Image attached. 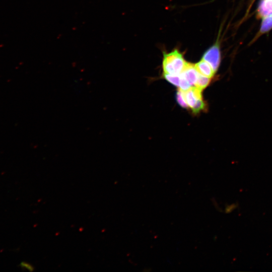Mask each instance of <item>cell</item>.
<instances>
[{
  "mask_svg": "<svg viewBox=\"0 0 272 272\" xmlns=\"http://www.w3.org/2000/svg\"><path fill=\"white\" fill-rule=\"evenodd\" d=\"M187 63L183 54L177 49L169 52H163L162 68L164 74L180 75Z\"/></svg>",
  "mask_w": 272,
  "mask_h": 272,
  "instance_id": "obj_1",
  "label": "cell"
},
{
  "mask_svg": "<svg viewBox=\"0 0 272 272\" xmlns=\"http://www.w3.org/2000/svg\"><path fill=\"white\" fill-rule=\"evenodd\" d=\"M201 91L195 86L183 91L184 98L188 107L190 108L195 114L203 110L206 107Z\"/></svg>",
  "mask_w": 272,
  "mask_h": 272,
  "instance_id": "obj_2",
  "label": "cell"
},
{
  "mask_svg": "<svg viewBox=\"0 0 272 272\" xmlns=\"http://www.w3.org/2000/svg\"><path fill=\"white\" fill-rule=\"evenodd\" d=\"M202 59L211 65L215 73L217 71L221 61L220 45L218 40L204 52Z\"/></svg>",
  "mask_w": 272,
  "mask_h": 272,
  "instance_id": "obj_3",
  "label": "cell"
},
{
  "mask_svg": "<svg viewBox=\"0 0 272 272\" xmlns=\"http://www.w3.org/2000/svg\"><path fill=\"white\" fill-rule=\"evenodd\" d=\"M198 75L199 73L194 64L189 62L187 63L185 67L180 74L191 87L195 85Z\"/></svg>",
  "mask_w": 272,
  "mask_h": 272,
  "instance_id": "obj_4",
  "label": "cell"
},
{
  "mask_svg": "<svg viewBox=\"0 0 272 272\" xmlns=\"http://www.w3.org/2000/svg\"><path fill=\"white\" fill-rule=\"evenodd\" d=\"M194 66L199 74L208 78H212L215 73L211 65L202 59L194 64Z\"/></svg>",
  "mask_w": 272,
  "mask_h": 272,
  "instance_id": "obj_5",
  "label": "cell"
},
{
  "mask_svg": "<svg viewBox=\"0 0 272 272\" xmlns=\"http://www.w3.org/2000/svg\"><path fill=\"white\" fill-rule=\"evenodd\" d=\"M257 15L261 18L272 15V0H260Z\"/></svg>",
  "mask_w": 272,
  "mask_h": 272,
  "instance_id": "obj_6",
  "label": "cell"
},
{
  "mask_svg": "<svg viewBox=\"0 0 272 272\" xmlns=\"http://www.w3.org/2000/svg\"><path fill=\"white\" fill-rule=\"evenodd\" d=\"M164 78L172 85L180 88L184 81L180 75H173L164 74Z\"/></svg>",
  "mask_w": 272,
  "mask_h": 272,
  "instance_id": "obj_7",
  "label": "cell"
},
{
  "mask_svg": "<svg viewBox=\"0 0 272 272\" xmlns=\"http://www.w3.org/2000/svg\"><path fill=\"white\" fill-rule=\"evenodd\" d=\"M272 28V15L262 18L259 32L260 34L268 32Z\"/></svg>",
  "mask_w": 272,
  "mask_h": 272,
  "instance_id": "obj_8",
  "label": "cell"
},
{
  "mask_svg": "<svg viewBox=\"0 0 272 272\" xmlns=\"http://www.w3.org/2000/svg\"><path fill=\"white\" fill-rule=\"evenodd\" d=\"M211 78H208L199 74L197 81L194 86L195 87L202 91L209 85L211 82Z\"/></svg>",
  "mask_w": 272,
  "mask_h": 272,
  "instance_id": "obj_9",
  "label": "cell"
},
{
  "mask_svg": "<svg viewBox=\"0 0 272 272\" xmlns=\"http://www.w3.org/2000/svg\"><path fill=\"white\" fill-rule=\"evenodd\" d=\"M176 99L178 103L183 108H187L188 106L185 101L183 91L180 89L178 90L176 95Z\"/></svg>",
  "mask_w": 272,
  "mask_h": 272,
  "instance_id": "obj_10",
  "label": "cell"
},
{
  "mask_svg": "<svg viewBox=\"0 0 272 272\" xmlns=\"http://www.w3.org/2000/svg\"><path fill=\"white\" fill-rule=\"evenodd\" d=\"M20 266L21 268L25 269L28 271H33L34 267L33 266L29 263H28L25 261H22L20 264Z\"/></svg>",
  "mask_w": 272,
  "mask_h": 272,
  "instance_id": "obj_11",
  "label": "cell"
}]
</instances>
